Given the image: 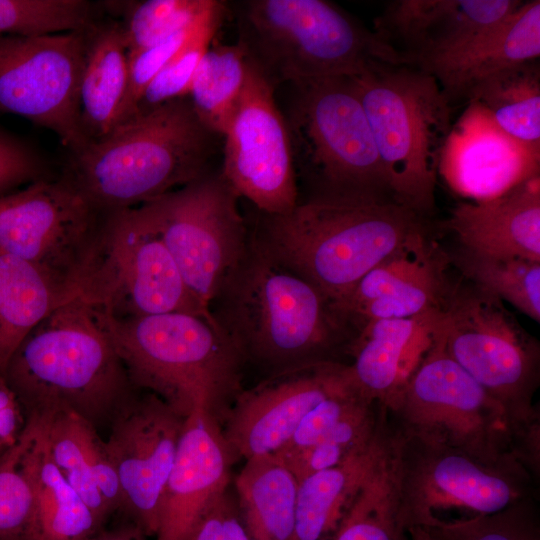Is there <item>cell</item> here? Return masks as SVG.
<instances>
[{
    "mask_svg": "<svg viewBox=\"0 0 540 540\" xmlns=\"http://www.w3.org/2000/svg\"><path fill=\"white\" fill-rule=\"evenodd\" d=\"M71 300L35 265L0 251V374L27 334Z\"/></svg>",
    "mask_w": 540,
    "mask_h": 540,
    "instance_id": "f546056e",
    "label": "cell"
},
{
    "mask_svg": "<svg viewBox=\"0 0 540 540\" xmlns=\"http://www.w3.org/2000/svg\"><path fill=\"white\" fill-rule=\"evenodd\" d=\"M222 176L259 213L284 214L298 203L289 130L274 88L248 61L242 94L223 135Z\"/></svg>",
    "mask_w": 540,
    "mask_h": 540,
    "instance_id": "2e32d148",
    "label": "cell"
},
{
    "mask_svg": "<svg viewBox=\"0 0 540 540\" xmlns=\"http://www.w3.org/2000/svg\"><path fill=\"white\" fill-rule=\"evenodd\" d=\"M75 299L116 319L185 313L217 326L139 206L104 213Z\"/></svg>",
    "mask_w": 540,
    "mask_h": 540,
    "instance_id": "30bf717a",
    "label": "cell"
},
{
    "mask_svg": "<svg viewBox=\"0 0 540 540\" xmlns=\"http://www.w3.org/2000/svg\"><path fill=\"white\" fill-rule=\"evenodd\" d=\"M350 79L392 199L422 217L430 214L452 104L432 74L406 64L372 61Z\"/></svg>",
    "mask_w": 540,
    "mask_h": 540,
    "instance_id": "52a82bcc",
    "label": "cell"
},
{
    "mask_svg": "<svg viewBox=\"0 0 540 540\" xmlns=\"http://www.w3.org/2000/svg\"><path fill=\"white\" fill-rule=\"evenodd\" d=\"M438 174L455 193L490 200L540 175V148L511 137L469 102L445 140Z\"/></svg>",
    "mask_w": 540,
    "mask_h": 540,
    "instance_id": "ffe728a7",
    "label": "cell"
},
{
    "mask_svg": "<svg viewBox=\"0 0 540 540\" xmlns=\"http://www.w3.org/2000/svg\"><path fill=\"white\" fill-rule=\"evenodd\" d=\"M440 311V310H438ZM438 311L407 319H378L364 324L348 354L352 380L363 396L386 406L409 373L405 357L414 341L428 336Z\"/></svg>",
    "mask_w": 540,
    "mask_h": 540,
    "instance_id": "4316f807",
    "label": "cell"
},
{
    "mask_svg": "<svg viewBox=\"0 0 540 540\" xmlns=\"http://www.w3.org/2000/svg\"><path fill=\"white\" fill-rule=\"evenodd\" d=\"M390 427L398 513L404 531L430 527L448 512L489 515L537 498L538 481L521 464H490L458 449Z\"/></svg>",
    "mask_w": 540,
    "mask_h": 540,
    "instance_id": "8fae6325",
    "label": "cell"
},
{
    "mask_svg": "<svg viewBox=\"0 0 540 540\" xmlns=\"http://www.w3.org/2000/svg\"><path fill=\"white\" fill-rule=\"evenodd\" d=\"M432 330L444 348L504 409L521 454L540 456L538 343L519 327L502 301L475 286L455 287Z\"/></svg>",
    "mask_w": 540,
    "mask_h": 540,
    "instance_id": "ba28073f",
    "label": "cell"
},
{
    "mask_svg": "<svg viewBox=\"0 0 540 540\" xmlns=\"http://www.w3.org/2000/svg\"><path fill=\"white\" fill-rule=\"evenodd\" d=\"M93 22L92 4L84 0H0V35L76 32Z\"/></svg>",
    "mask_w": 540,
    "mask_h": 540,
    "instance_id": "f35d334b",
    "label": "cell"
},
{
    "mask_svg": "<svg viewBox=\"0 0 540 540\" xmlns=\"http://www.w3.org/2000/svg\"><path fill=\"white\" fill-rule=\"evenodd\" d=\"M238 45L275 88L352 77L372 61L404 64L375 34L324 0H247L235 5Z\"/></svg>",
    "mask_w": 540,
    "mask_h": 540,
    "instance_id": "8992f818",
    "label": "cell"
},
{
    "mask_svg": "<svg viewBox=\"0 0 540 540\" xmlns=\"http://www.w3.org/2000/svg\"><path fill=\"white\" fill-rule=\"evenodd\" d=\"M441 250L421 230L368 271L340 301L331 303L349 326L350 318L365 305L384 298L422 269Z\"/></svg>",
    "mask_w": 540,
    "mask_h": 540,
    "instance_id": "8d00e7d4",
    "label": "cell"
},
{
    "mask_svg": "<svg viewBox=\"0 0 540 540\" xmlns=\"http://www.w3.org/2000/svg\"><path fill=\"white\" fill-rule=\"evenodd\" d=\"M404 532L398 513L389 444L360 487L334 540H400Z\"/></svg>",
    "mask_w": 540,
    "mask_h": 540,
    "instance_id": "d6a6232c",
    "label": "cell"
},
{
    "mask_svg": "<svg viewBox=\"0 0 540 540\" xmlns=\"http://www.w3.org/2000/svg\"><path fill=\"white\" fill-rule=\"evenodd\" d=\"M248 59L238 44L210 46L194 75L188 98L200 122L224 135L245 86Z\"/></svg>",
    "mask_w": 540,
    "mask_h": 540,
    "instance_id": "1f68e13d",
    "label": "cell"
},
{
    "mask_svg": "<svg viewBox=\"0 0 540 540\" xmlns=\"http://www.w3.org/2000/svg\"><path fill=\"white\" fill-rule=\"evenodd\" d=\"M426 528L438 540H540L534 497L493 514L438 521Z\"/></svg>",
    "mask_w": 540,
    "mask_h": 540,
    "instance_id": "60d3db41",
    "label": "cell"
},
{
    "mask_svg": "<svg viewBox=\"0 0 540 540\" xmlns=\"http://www.w3.org/2000/svg\"><path fill=\"white\" fill-rule=\"evenodd\" d=\"M234 488L251 540H293L298 480L280 459L272 454L246 460Z\"/></svg>",
    "mask_w": 540,
    "mask_h": 540,
    "instance_id": "f1b7e54d",
    "label": "cell"
},
{
    "mask_svg": "<svg viewBox=\"0 0 540 540\" xmlns=\"http://www.w3.org/2000/svg\"><path fill=\"white\" fill-rule=\"evenodd\" d=\"M354 384L349 365L326 361L266 376L243 389L222 425L236 459L272 455L318 403Z\"/></svg>",
    "mask_w": 540,
    "mask_h": 540,
    "instance_id": "ac0fdd59",
    "label": "cell"
},
{
    "mask_svg": "<svg viewBox=\"0 0 540 540\" xmlns=\"http://www.w3.org/2000/svg\"><path fill=\"white\" fill-rule=\"evenodd\" d=\"M41 155L0 126V196L37 180L48 178Z\"/></svg>",
    "mask_w": 540,
    "mask_h": 540,
    "instance_id": "ee69618b",
    "label": "cell"
},
{
    "mask_svg": "<svg viewBox=\"0 0 540 540\" xmlns=\"http://www.w3.org/2000/svg\"><path fill=\"white\" fill-rule=\"evenodd\" d=\"M220 330L243 359L268 375L326 361L342 362L349 326L309 281L260 249H248L210 304Z\"/></svg>",
    "mask_w": 540,
    "mask_h": 540,
    "instance_id": "6da1fadb",
    "label": "cell"
},
{
    "mask_svg": "<svg viewBox=\"0 0 540 540\" xmlns=\"http://www.w3.org/2000/svg\"><path fill=\"white\" fill-rule=\"evenodd\" d=\"M120 21L126 48L132 53L196 24L215 0H146L128 2Z\"/></svg>",
    "mask_w": 540,
    "mask_h": 540,
    "instance_id": "74e56055",
    "label": "cell"
},
{
    "mask_svg": "<svg viewBox=\"0 0 540 540\" xmlns=\"http://www.w3.org/2000/svg\"><path fill=\"white\" fill-rule=\"evenodd\" d=\"M1 375L26 417L71 412L97 429L137 390L99 313L79 299L36 325Z\"/></svg>",
    "mask_w": 540,
    "mask_h": 540,
    "instance_id": "3957f363",
    "label": "cell"
},
{
    "mask_svg": "<svg viewBox=\"0 0 540 540\" xmlns=\"http://www.w3.org/2000/svg\"><path fill=\"white\" fill-rule=\"evenodd\" d=\"M198 22L146 48L128 53V85L120 124L133 117L147 86L185 44Z\"/></svg>",
    "mask_w": 540,
    "mask_h": 540,
    "instance_id": "7bdbcfd3",
    "label": "cell"
},
{
    "mask_svg": "<svg viewBox=\"0 0 540 540\" xmlns=\"http://www.w3.org/2000/svg\"><path fill=\"white\" fill-rule=\"evenodd\" d=\"M188 540H251L230 487L208 508Z\"/></svg>",
    "mask_w": 540,
    "mask_h": 540,
    "instance_id": "f6af8a7d",
    "label": "cell"
},
{
    "mask_svg": "<svg viewBox=\"0 0 540 540\" xmlns=\"http://www.w3.org/2000/svg\"><path fill=\"white\" fill-rule=\"evenodd\" d=\"M371 402L355 384L325 398L302 419L287 444L273 454L284 461L315 445L338 423Z\"/></svg>",
    "mask_w": 540,
    "mask_h": 540,
    "instance_id": "b9f144b4",
    "label": "cell"
},
{
    "mask_svg": "<svg viewBox=\"0 0 540 540\" xmlns=\"http://www.w3.org/2000/svg\"><path fill=\"white\" fill-rule=\"evenodd\" d=\"M386 425V407L379 403H368L338 423L315 445L281 461L299 482L364 451L380 436Z\"/></svg>",
    "mask_w": 540,
    "mask_h": 540,
    "instance_id": "e575fe53",
    "label": "cell"
},
{
    "mask_svg": "<svg viewBox=\"0 0 540 540\" xmlns=\"http://www.w3.org/2000/svg\"><path fill=\"white\" fill-rule=\"evenodd\" d=\"M6 449L0 448V455L5 451Z\"/></svg>",
    "mask_w": 540,
    "mask_h": 540,
    "instance_id": "681fc988",
    "label": "cell"
},
{
    "mask_svg": "<svg viewBox=\"0 0 540 540\" xmlns=\"http://www.w3.org/2000/svg\"><path fill=\"white\" fill-rule=\"evenodd\" d=\"M422 220L388 197L314 194L287 213H260L250 236L267 255L336 303L424 230Z\"/></svg>",
    "mask_w": 540,
    "mask_h": 540,
    "instance_id": "7a4b0ae2",
    "label": "cell"
},
{
    "mask_svg": "<svg viewBox=\"0 0 540 540\" xmlns=\"http://www.w3.org/2000/svg\"><path fill=\"white\" fill-rule=\"evenodd\" d=\"M237 200L221 173L206 172L139 206L170 251L189 290L209 312L225 278L249 246L250 232Z\"/></svg>",
    "mask_w": 540,
    "mask_h": 540,
    "instance_id": "7c38bea8",
    "label": "cell"
},
{
    "mask_svg": "<svg viewBox=\"0 0 540 540\" xmlns=\"http://www.w3.org/2000/svg\"><path fill=\"white\" fill-rule=\"evenodd\" d=\"M236 460L222 425L204 410L190 413L161 494L155 540H188L208 508L230 487Z\"/></svg>",
    "mask_w": 540,
    "mask_h": 540,
    "instance_id": "44dd1931",
    "label": "cell"
},
{
    "mask_svg": "<svg viewBox=\"0 0 540 540\" xmlns=\"http://www.w3.org/2000/svg\"><path fill=\"white\" fill-rule=\"evenodd\" d=\"M28 417L38 423L52 461L103 528L112 514L121 511L122 498L98 429L71 412Z\"/></svg>",
    "mask_w": 540,
    "mask_h": 540,
    "instance_id": "603a6c76",
    "label": "cell"
},
{
    "mask_svg": "<svg viewBox=\"0 0 540 540\" xmlns=\"http://www.w3.org/2000/svg\"><path fill=\"white\" fill-rule=\"evenodd\" d=\"M213 135L182 97L72 152L62 177L101 212L138 207L204 175Z\"/></svg>",
    "mask_w": 540,
    "mask_h": 540,
    "instance_id": "277c9868",
    "label": "cell"
},
{
    "mask_svg": "<svg viewBox=\"0 0 540 540\" xmlns=\"http://www.w3.org/2000/svg\"><path fill=\"white\" fill-rule=\"evenodd\" d=\"M390 427L364 451L298 482L293 540H334L360 487L390 444Z\"/></svg>",
    "mask_w": 540,
    "mask_h": 540,
    "instance_id": "484cf974",
    "label": "cell"
},
{
    "mask_svg": "<svg viewBox=\"0 0 540 540\" xmlns=\"http://www.w3.org/2000/svg\"><path fill=\"white\" fill-rule=\"evenodd\" d=\"M86 540H148V536L127 520L124 524L110 530L101 529Z\"/></svg>",
    "mask_w": 540,
    "mask_h": 540,
    "instance_id": "7dc6e473",
    "label": "cell"
},
{
    "mask_svg": "<svg viewBox=\"0 0 540 540\" xmlns=\"http://www.w3.org/2000/svg\"><path fill=\"white\" fill-rule=\"evenodd\" d=\"M25 427L0 455V540H37L34 495L23 464Z\"/></svg>",
    "mask_w": 540,
    "mask_h": 540,
    "instance_id": "ab89813d",
    "label": "cell"
},
{
    "mask_svg": "<svg viewBox=\"0 0 540 540\" xmlns=\"http://www.w3.org/2000/svg\"><path fill=\"white\" fill-rule=\"evenodd\" d=\"M446 225L465 250L540 262V175L496 198L460 203Z\"/></svg>",
    "mask_w": 540,
    "mask_h": 540,
    "instance_id": "7402d4cb",
    "label": "cell"
},
{
    "mask_svg": "<svg viewBox=\"0 0 540 540\" xmlns=\"http://www.w3.org/2000/svg\"><path fill=\"white\" fill-rule=\"evenodd\" d=\"M385 407L395 431L486 463L525 467L502 406L451 358L432 328L424 356Z\"/></svg>",
    "mask_w": 540,
    "mask_h": 540,
    "instance_id": "9c48e42d",
    "label": "cell"
},
{
    "mask_svg": "<svg viewBox=\"0 0 540 540\" xmlns=\"http://www.w3.org/2000/svg\"><path fill=\"white\" fill-rule=\"evenodd\" d=\"M292 111L299 151L316 177V194L391 198L374 139L350 77L296 86Z\"/></svg>",
    "mask_w": 540,
    "mask_h": 540,
    "instance_id": "4fadbf2b",
    "label": "cell"
},
{
    "mask_svg": "<svg viewBox=\"0 0 540 540\" xmlns=\"http://www.w3.org/2000/svg\"><path fill=\"white\" fill-rule=\"evenodd\" d=\"M469 102L480 105L505 133L540 148V68L538 59L505 68L477 84Z\"/></svg>",
    "mask_w": 540,
    "mask_h": 540,
    "instance_id": "4dcf8cb0",
    "label": "cell"
},
{
    "mask_svg": "<svg viewBox=\"0 0 540 540\" xmlns=\"http://www.w3.org/2000/svg\"><path fill=\"white\" fill-rule=\"evenodd\" d=\"M457 263L473 286L540 321V262L485 256L463 249Z\"/></svg>",
    "mask_w": 540,
    "mask_h": 540,
    "instance_id": "836d02e7",
    "label": "cell"
},
{
    "mask_svg": "<svg viewBox=\"0 0 540 540\" xmlns=\"http://www.w3.org/2000/svg\"><path fill=\"white\" fill-rule=\"evenodd\" d=\"M400 540H438L436 536L426 527H411L407 529Z\"/></svg>",
    "mask_w": 540,
    "mask_h": 540,
    "instance_id": "c3c4849f",
    "label": "cell"
},
{
    "mask_svg": "<svg viewBox=\"0 0 540 540\" xmlns=\"http://www.w3.org/2000/svg\"><path fill=\"white\" fill-rule=\"evenodd\" d=\"M85 31L0 35V113L51 130L70 153L88 143L79 111Z\"/></svg>",
    "mask_w": 540,
    "mask_h": 540,
    "instance_id": "9a60e30c",
    "label": "cell"
},
{
    "mask_svg": "<svg viewBox=\"0 0 540 540\" xmlns=\"http://www.w3.org/2000/svg\"><path fill=\"white\" fill-rule=\"evenodd\" d=\"M225 12V2L215 0L185 44L147 86L137 103L133 117L188 96L198 65L211 46Z\"/></svg>",
    "mask_w": 540,
    "mask_h": 540,
    "instance_id": "d590c367",
    "label": "cell"
},
{
    "mask_svg": "<svg viewBox=\"0 0 540 540\" xmlns=\"http://www.w3.org/2000/svg\"><path fill=\"white\" fill-rule=\"evenodd\" d=\"M518 0H397L373 31L404 64L429 71L453 58L520 5Z\"/></svg>",
    "mask_w": 540,
    "mask_h": 540,
    "instance_id": "d6986e66",
    "label": "cell"
},
{
    "mask_svg": "<svg viewBox=\"0 0 540 540\" xmlns=\"http://www.w3.org/2000/svg\"><path fill=\"white\" fill-rule=\"evenodd\" d=\"M23 464L36 512L37 540H86L101 528L52 461L38 423L26 418Z\"/></svg>",
    "mask_w": 540,
    "mask_h": 540,
    "instance_id": "83f0119b",
    "label": "cell"
},
{
    "mask_svg": "<svg viewBox=\"0 0 540 540\" xmlns=\"http://www.w3.org/2000/svg\"><path fill=\"white\" fill-rule=\"evenodd\" d=\"M25 424V412L0 374V448L12 446L23 432Z\"/></svg>",
    "mask_w": 540,
    "mask_h": 540,
    "instance_id": "bcb514c9",
    "label": "cell"
},
{
    "mask_svg": "<svg viewBox=\"0 0 540 540\" xmlns=\"http://www.w3.org/2000/svg\"><path fill=\"white\" fill-rule=\"evenodd\" d=\"M184 420L155 394L137 389L108 426L105 447L120 486L121 512L148 537L158 530L161 494Z\"/></svg>",
    "mask_w": 540,
    "mask_h": 540,
    "instance_id": "e0dca14e",
    "label": "cell"
},
{
    "mask_svg": "<svg viewBox=\"0 0 540 540\" xmlns=\"http://www.w3.org/2000/svg\"><path fill=\"white\" fill-rule=\"evenodd\" d=\"M540 1L522 4L453 58L433 67L432 74L452 104L466 100L486 78L510 66L539 59Z\"/></svg>",
    "mask_w": 540,
    "mask_h": 540,
    "instance_id": "cb8c5ba5",
    "label": "cell"
},
{
    "mask_svg": "<svg viewBox=\"0 0 540 540\" xmlns=\"http://www.w3.org/2000/svg\"><path fill=\"white\" fill-rule=\"evenodd\" d=\"M98 313L136 389L185 418L204 410L223 425L243 390L245 364L219 327L185 313L125 319Z\"/></svg>",
    "mask_w": 540,
    "mask_h": 540,
    "instance_id": "5b68a950",
    "label": "cell"
},
{
    "mask_svg": "<svg viewBox=\"0 0 540 540\" xmlns=\"http://www.w3.org/2000/svg\"><path fill=\"white\" fill-rule=\"evenodd\" d=\"M105 212L62 176L0 196V251L43 271L73 299Z\"/></svg>",
    "mask_w": 540,
    "mask_h": 540,
    "instance_id": "5bb4252c",
    "label": "cell"
},
{
    "mask_svg": "<svg viewBox=\"0 0 540 540\" xmlns=\"http://www.w3.org/2000/svg\"><path fill=\"white\" fill-rule=\"evenodd\" d=\"M127 85L128 51L120 21H94L85 31L79 87L80 121L88 142L120 124Z\"/></svg>",
    "mask_w": 540,
    "mask_h": 540,
    "instance_id": "d4e9b609",
    "label": "cell"
}]
</instances>
